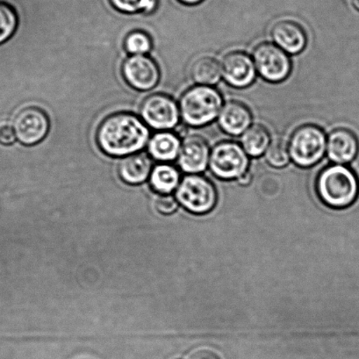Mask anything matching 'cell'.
Segmentation results:
<instances>
[{"label":"cell","mask_w":359,"mask_h":359,"mask_svg":"<svg viewBox=\"0 0 359 359\" xmlns=\"http://www.w3.org/2000/svg\"><path fill=\"white\" fill-rule=\"evenodd\" d=\"M149 130L141 118L131 114H116L104 120L97 131L100 147L107 154L123 156L140 151L147 144Z\"/></svg>","instance_id":"6da1fadb"},{"label":"cell","mask_w":359,"mask_h":359,"mask_svg":"<svg viewBox=\"0 0 359 359\" xmlns=\"http://www.w3.org/2000/svg\"><path fill=\"white\" fill-rule=\"evenodd\" d=\"M320 198L330 207L343 208L353 203L358 197L357 176L348 167L334 165L322 170L317 180Z\"/></svg>","instance_id":"7a4b0ae2"},{"label":"cell","mask_w":359,"mask_h":359,"mask_svg":"<svg viewBox=\"0 0 359 359\" xmlns=\"http://www.w3.org/2000/svg\"><path fill=\"white\" fill-rule=\"evenodd\" d=\"M222 103L218 90L208 86H194L187 90L180 99L181 117L189 126H205L219 116Z\"/></svg>","instance_id":"3957f363"},{"label":"cell","mask_w":359,"mask_h":359,"mask_svg":"<svg viewBox=\"0 0 359 359\" xmlns=\"http://www.w3.org/2000/svg\"><path fill=\"white\" fill-rule=\"evenodd\" d=\"M327 138L322 128L304 125L292 133L288 144L290 158L298 166L308 168L315 165L325 154Z\"/></svg>","instance_id":"277c9868"},{"label":"cell","mask_w":359,"mask_h":359,"mask_svg":"<svg viewBox=\"0 0 359 359\" xmlns=\"http://www.w3.org/2000/svg\"><path fill=\"white\" fill-rule=\"evenodd\" d=\"M177 201L194 214H205L214 208L217 193L211 181L207 177L191 174L184 177L177 188Z\"/></svg>","instance_id":"5b68a950"},{"label":"cell","mask_w":359,"mask_h":359,"mask_svg":"<svg viewBox=\"0 0 359 359\" xmlns=\"http://www.w3.org/2000/svg\"><path fill=\"white\" fill-rule=\"evenodd\" d=\"M249 158L241 145L235 142H222L212 148L209 167L222 180L239 179L247 172Z\"/></svg>","instance_id":"8992f818"},{"label":"cell","mask_w":359,"mask_h":359,"mask_svg":"<svg viewBox=\"0 0 359 359\" xmlns=\"http://www.w3.org/2000/svg\"><path fill=\"white\" fill-rule=\"evenodd\" d=\"M253 61L260 76L269 82L283 81L291 72L290 58L276 44L257 45L253 52Z\"/></svg>","instance_id":"52a82bcc"},{"label":"cell","mask_w":359,"mask_h":359,"mask_svg":"<svg viewBox=\"0 0 359 359\" xmlns=\"http://www.w3.org/2000/svg\"><path fill=\"white\" fill-rule=\"evenodd\" d=\"M141 115L145 123L155 130H170L179 123L180 111L172 97L155 94L144 101Z\"/></svg>","instance_id":"ba28073f"},{"label":"cell","mask_w":359,"mask_h":359,"mask_svg":"<svg viewBox=\"0 0 359 359\" xmlns=\"http://www.w3.org/2000/svg\"><path fill=\"white\" fill-rule=\"evenodd\" d=\"M17 139L25 145L36 144L50 130L47 114L37 107H27L17 114L13 124Z\"/></svg>","instance_id":"9c48e42d"},{"label":"cell","mask_w":359,"mask_h":359,"mask_svg":"<svg viewBox=\"0 0 359 359\" xmlns=\"http://www.w3.org/2000/svg\"><path fill=\"white\" fill-rule=\"evenodd\" d=\"M222 72L229 85L236 88H245L255 80L257 69L255 62L245 52L233 51L223 58Z\"/></svg>","instance_id":"30bf717a"},{"label":"cell","mask_w":359,"mask_h":359,"mask_svg":"<svg viewBox=\"0 0 359 359\" xmlns=\"http://www.w3.org/2000/svg\"><path fill=\"white\" fill-rule=\"evenodd\" d=\"M123 72L127 82L139 90L154 88L160 79L158 65L144 55L128 57L124 62Z\"/></svg>","instance_id":"8fae6325"},{"label":"cell","mask_w":359,"mask_h":359,"mask_svg":"<svg viewBox=\"0 0 359 359\" xmlns=\"http://www.w3.org/2000/svg\"><path fill=\"white\" fill-rule=\"evenodd\" d=\"M210 153L208 142L203 137L189 135L181 144L177 163L184 172L201 173L207 169Z\"/></svg>","instance_id":"7c38bea8"},{"label":"cell","mask_w":359,"mask_h":359,"mask_svg":"<svg viewBox=\"0 0 359 359\" xmlns=\"http://www.w3.org/2000/svg\"><path fill=\"white\" fill-rule=\"evenodd\" d=\"M327 154L336 165H344L353 161L359 151V142L353 132L339 128L327 138Z\"/></svg>","instance_id":"4fadbf2b"},{"label":"cell","mask_w":359,"mask_h":359,"mask_svg":"<svg viewBox=\"0 0 359 359\" xmlns=\"http://www.w3.org/2000/svg\"><path fill=\"white\" fill-rule=\"evenodd\" d=\"M271 34L275 44L285 53L299 54L306 47L305 31L299 24L292 20H283L275 23Z\"/></svg>","instance_id":"5bb4252c"},{"label":"cell","mask_w":359,"mask_h":359,"mask_svg":"<svg viewBox=\"0 0 359 359\" xmlns=\"http://www.w3.org/2000/svg\"><path fill=\"white\" fill-rule=\"evenodd\" d=\"M252 111L246 104L237 100H230L222 108L218 123L225 133L240 135L245 133L252 124Z\"/></svg>","instance_id":"9a60e30c"},{"label":"cell","mask_w":359,"mask_h":359,"mask_svg":"<svg viewBox=\"0 0 359 359\" xmlns=\"http://www.w3.org/2000/svg\"><path fill=\"white\" fill-rule=\"evenodd\" d=\"M152 169V160L144 152L125 158L118 166V174L125 182L138 184L148 179Z\"/></svg>","instance_id":"2e32d148"},{"label":"cell","mask_w":359,"mask_h":359,"mask_svg":"<svg viewBox=\"0 0 359 359\" xmlns=\"http://www.w3.org/2000/svg\"><path fill=\"white\" fill-rule=\"evenodd\" d=\"M181 148L180 138L170 132L154 135L149 142V153L158 161H173L179 156Z\"/></svg>","instance_id":"e0dca14e"},{"label":"cell","mask_w":359,"mask_h":359,"mask_svg":"<svg viewBox=\"0 0 359 359\" xmlns=\"http://www.w3.org/2000/svg\"><path fill=\"white\" fill-rule=\"evenodd\" d=\"M222 74V65L209 55L198 58L191 68V78L198 86H214L219 81Z\"/></svg>","instance_id":"ac0fdd59"},{"label":"cell","mask_w":359,"mask_h":359,"mask_svg":"<svg viewBox=\"0 0 359 359\" xmlns=\"http://www.w3.org/2000/svg\"><path fill=\"white\" fill-rule=\"evenodd\" d=\"M271 144L269 132L262 125H253L242 135L241 144L246 154L259 156L266 153Z\"/></svg>","instance_id":"d6986e66"},{"label":"cell","mask_w":359,"mask_h":359,"mask_svg":"<svg viewBox=\"0 0 359 359\" xmlns=\"http://www.w3.org/2000/svg\"><path fill=\"white\" fill-rule=\"evenodd\" d=\"M180 175L175 167L170 165H156L151 175V184L160 194H168L180 183Z\"/></svg>","instance_id":"ffe728a7"},{"label":"cell","mask_w":359,"mask_h":359,"mask_svg":"<svg viewBox=\"0 0 359 359\" xmlns=\"http://www.w3.org/2000/svg\"><path fill=\"white\" fill-rule=\"evenodd\" d=\"M18 18L15 9L0 2V44L5 43L15 34Z\"/></svg>","instance_id":"44dd1931"},{"label":"cell","mask_w":359,"mask_h":359,"mask_svg":"<svg viewBox=\"0 0 359 359\" xmlns=\"http://www.w3.org/2000/svg\"><path fill=\"white\" fill-rule=\"evenodd\" d=\"M266 158L269 165L275 168H282L290 161L288 145L282 139H275L271 142L266 151Z\"/></svg>","instance_id":"7402d4cb"},{"label":"cell","mask_w":359,"mask_h":359,"mask_svg":"<svg viewBox=\"0 0 359 359\" xmlns=\"http://www.w3.org/2000/svg\"><path fill=\"white\" fill-rule=\"evenodd\" d=\"M118 11L127 13H151L156 6V0H110Z\"/></svg>","instance_id":"603a6c76"},{"label":"cell","mask_w":359,"mask_h":359,"mask_svg":"<svg viewBox=\"0 0 359 359\" xmlns=\"http://www.w3.org/2000/svg\"><path fill=\"white\" fill-rule=\"evenodd\" d=\"M125 47L133 55H144L151 50V41L145 33L135 31L127 36Z\"/></svg>","instance_id":"cb8c5ba5"},{"label":"cell","mask_w":359,"mask_h":359,"mask_svg":"<svg viewBox=\"0 0 359 359\" xmlns=\"http://www.w3.org/2000/svg\"><path fill=\"white\" fill-rule=\"evenodd\" d=\"M156 208L160 214L170 215L176 211L177 203L175 198L165 195V196L159 197L158 200H156Z\"/></svg>","instance_id":"d4e9b609"},{"label":"cell","mask_w":359,"mask_h":359,"mask_svg":"<svg viewBox=\"0 0 359 359\" xmlns=\"http://www.w3.org/2000/svg\"><path fill=\"white\" fill-rule=\"evenodd\" d=\"M16 135L13 126L8 123L0 124V145L9 146L15 144Z\"/></svg>","instance_id":"484cf974"},{"label":"cell","mask_w":359,"mask_h":359,"mask_svg":"<svg viewBox=\"0 0 359 359\" xmlns=\"http://www.w3.org/2000/svg\"><path fill=\"white\" fill-rule=\"evenodd\" d=\"M188 359H219L214 352L209 351H197L193 352Z\"/></svg>","instance_id":"4316f807"},{"label":"cell","mask_w":359,"mask_h":359,"mask_svg":"<svg viewBox=\"0 0 359 359\" xmlns=\"http://www.w3.org/2000/svg\"><path fill=\"white\" fill-rule=\"evenodd\" d=\"M250 180H252V176H250V174L249 172L243 174V175L242 177H240L238 179L239 183L243 184V186L250 184Z\"/></svg>","instance_id":"83f0119b"},{"label":"cell","mask_w":359,"mask_h":359,"mask_svg":"<svg viewBox=\"0 0 359 359\" xmlns=\"http://www.w3.org/2000/svg\"><path fill=\"white\" fill-rule=\"evenodd\" d=\"M181 3H183L184 5L188 6H194L197 4H200L202 1H204V0H179Z\"/></svg>","instance_id":"f1b7e54d"},{"label":"cell","mask_w":359,"mask_h":359,"mask_svg":"<svg viewBox=\"0 0 359 359\" xmlns=\"http://www.w3.org/2000/svg\"><path fill=\"white\" fill-rule=\"evenodd\" d=\"M352 2H353L354 8L359 11V0H352Z\"/></svg>","instance_id":"f546056e"}]
</instances>
